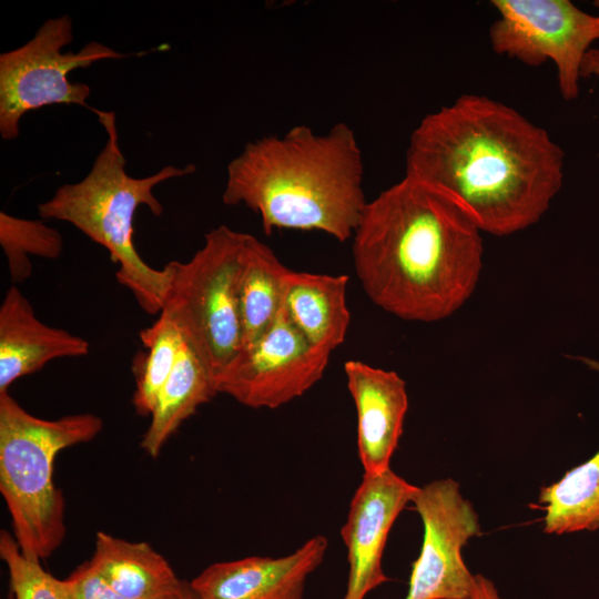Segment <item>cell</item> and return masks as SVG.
<instances>
[{
  "mask_svg": "<svg viewBox=\"0 0 599 599\" xmlns=\"http://www.w3.org/2000/svg\"><path fill=\"white\" fill-rule=\"evenodd\" d=\"M564 156L550 134L516 109L466 93L414 129L405 175L449 195L481 232L507 236L547 212L562 186Z\"/></svg>",
  "mask_w": 599,
  "mask_h": 599,
  "instance_id": "1",
  "label": "cell"
},
{
  "mask_svg": "<svg viewBox=\"0 0 599 599\" xmlns=\"http://www.w3.org/2000/svg\"><path fill=\"white\" fill-rule=\"evenodd\" d=\"M352 237L365 293L399 318L444 319L478 283L481 230L454 199L416 179L404 175L367 202Z\"/></svg>",
  "mask_w": 599,
  "mask_h": 599,
  "instance_id": "2",
  "label": "cell"
},
{
  "mask_svg": "<svg viewBox=\"0 0 599 599\" xmlns=\"http://www.w3.org/2000/svg\"><path fill=\"white\" fill-rule=\"evenodd\" d=\"M222 200L256 212L263 230L321 231L349 240L366 207L363 155L344 122L326 133L296 125L247 143L226 169Z\"/></svg>",
  "mask_w": 599,
  "mask_h": 599,
  "instance_id": "3",
  "label": "cell"
},
{
  "mask_svg": "<svg viewBox=\"0 0 599 599\" xmlns=\"http://www.w3.org/2000/svg\"><path fill=\"white\" fill-rule=\"evenodd\" d=\"M93 111L108 135L104 146L82 180L58 187L51 199L39 204L38 212L42 219L72 224L104 246L112 262L119 265L118 282L132 292L144 312L159 315L171 273L166 266L151 267L139 255L133 243L134 215L140 205H146L152 214L160 216L163 206L153 189L166 180L192 174L196 167L166 165L150 176H130L125 172L115 113Z\"/></svg>",
  "mask_w": 599,
  "mask_h": 599,
  "instance_id": "4",
  "label": "cell"
},
{
  "mask_svg": "<svg viewBox=\"0 0 599 599\" xmlns=\"http://www.w3.org/2000/svg\"><path fill=\"white\" fill-rule=\"evenodd\" d=\"M103 428L90 413L43 419L0 393V491L22 554L51 556L65 535L64 497L53 483V463L64 448L88 443Z\"/></svg>",
  "mask_w": 599,
  "mask_h": 599,
  "instance_id": "5",
  "label": "cell"
},
{
  "mask_svg": "<svg viewBox=\"0 0 599 599\" xmlns=\"http://www.w3.org/2000/svg\"><path fill=\"white\" fill-rule=\"evenodd\" d=\"M247 233L225 225L211 230L187 262L171 261L170 286L160 314L217 377L242 349L238 284Z\"/></svg>",
  "mask_w": 599,
  "mask_h": 599,
  "instance_id": "6",
  "label": "cell"
},
{
  "mask_svg": "<svg viewBox=\"0 0 599 599\" xmlns=\"http://www.w3.org/2000/svg\"><path fill=\"white\" fill-rule=\"evenodd\" d=\"M73 23L68 14L45 20L23 45L0 54V134L3 140L19 135L22 116L51 104L87 106L91 89L73 83L68 74L101 60H119L121 53L98 41L78 52H62L73 40Z\"/></svg>",
  "mask_w": 599,
  "mask_h": 599,
  "instance_id": "7",
  "label": "cell"
},
{
  "mask_svg": "<svg viewBox=\"0 0 599 599\" xmlns=\"http://www.w3.org/2000/svg\"><path fill=\"white\" fill-rule=\"evenodd\" d=\"M490 6L498 13L489 29L494 52L529 67L551 61L560 95L576 100L585 57L599 40V13L570 0H491Z\"/></svg>",
  "mask_w": 599,
  "mask_h": 599,
  "instance_id": "8",
  "label": "cell"
},
{
  "mask_svg": "<svg viewBox=\"0 0 599 599\" xmlns=\"http://www.w3.org/2000/svg\"><path fill=\"white\" fill-rule=\"evenodd\" d=\"M329 355L305 338L282 305L263 336L217 377L216 390L251 408H277L322 378Z\"/></svg>",
  "mask_w": 599,
  "mask_h": 599,
  "instance_id": "9",
  "label": "cell"
},
{
  "mask_svg": "<svg viewBox=\"0 0 599 599\" xmlns=\"http://www.w3.org/2000/svg\"><path fill=\"white\" fill-rule=\"evenodd\" d=\"M410 502L422 518L424 536L404 599H468L475 575L465 565L461 549L480 534L473 505L451 478L417 487Z\"/></svg>",
  "mask_w": 599,
  "mask_h": 599,
  "instance_id": "10",
  "label": "cell"
},
{
  "mask_svg": "<svg viewBox=\"0 0 599 599\" xmlns=\"http://www.w3.org/2000/svg\"><path fill=\"white\" fill-rule=\"evenodd\" d=\"M416 489L390 468L378 475L364 474L341 529L348 561L344 599H364L389 580L382 566L384 548L396 518Z\"/></svg>",
  "mask_w": 599,
  "mask_h": 599,
  "instance_id": "11",
  "label": "cell"
},
{
  "mask_svg": "<svg viewBox=\"0 0 599 599\" xmlns=\"http://www.w3.org/2000/svg\"><path fill=\"white\" fill-rule=\"evenodd\" d=\"M327 547V538L317 535L284 557L215 562L189 585L197 599H303L305 581L323 562Z\"/></svg>",
  "mask_w": 599,
  "mask_h": 599,
  "instance_id": "12",
  "label": "cell"
},
{
  "mask_svg": "<svg viewBox=\"0 0 599 599\" xmlns=\"http://www.w3.org/2000/svg\"><path fill=\"white\" fill-rule=\"evenodd\" d=\"M347 387L357 412V448L365 475L388 470L408 409L404 379L394 370L361 361L344 364Z\"/></svg>",
  "mask_w": 599,
  "mask_h": 599,
  "instance_id": "13",
  "label": "cell"
},
{
  "mask_svg": "<svg viewBox=\"0 0 599 599\" xmlns=\"http://www.w3.org/2000/svg\"><path fill=\"white\" fill-rule=\"evenodd\" d=\"M89 342L41 322L20 290L12 285L0 305V393L47 363L89 353Z\"/></svg>",
  "mask_w": 599,
  "mask_h": 599,
  "instance_id": "14",
  "label": "cell"
},
{
  "mask_svg": "<svg viewBox=\"0 0 599 599\" xmlns=\"http://www.w3.org/2000/svg\"><path fill=\"white\" fill-rule=\"evenodd\" d=\"M347 282V275L286 270L282 305L313 346L332 353L344 343L351 321Z\"/></svg>",
  "mask_w": 599,
  "mask_h": 599,
  "instance_id": "15",
  "label": "cell"
},
{
  "mask_svg": "<svg viewBox=\"0 0 599 599\" xmlns=\"http://www.w3.org/2000/svg\"><path fill=\"white\" fill-rule=\"evenodd\" d=\"M89 561L125 599L179 598L187 586L148 542L128 541L104 531L97 532Z\"/></svg>",
  "mask_w": 599,
  "mask_h": 599,
  "instance_id": "16",
  "label": "cell"
},
{
  "mask_svg": "<svg viewBox=\"0 0 599 599\" xmlns=\"http://www.w3.org/2000/svg\"><path fill=\"white\" fill-rule=\"evenodd\" d=\"M216 394L213 376L185 342L170 377L158 395L150 425L141 440L143 450L151 457L159 456L182 423Z\"/></svg>",
  "mask_w": 599,
  "mask_h": 599,
  "instance_id": "17",
  "label": "cell"
},
{
  "mask_svg": "<svg viewBox=\"0 0 599 599\" xmlns=\"http://www.w3.org/2000/svg\"><path fill=\"white\" fill-rule=\"evenodd\" d=\"M286 270L266 244L247 234L238 284L242 349L254 345L276 318Z\"/></svg>",
  "mask_w": 599,
  "mask_h": 599,
  "instance_id": "18",
  "label": "cell"
},
{
  "mask_svg": "<svg viewBox=\"0 0 599 599\" xmlns=\"http://www.w3.org/2000/svg\"><path fill=\"white\" fill-rule=\"evenodd\" d=\"M539 502L546 512L544 531L547 534L598 530L599 450L557 483L544 486Z\"/></svg>",
  "mask_w": 599,
  "mask_h": 599,
  "instance_id": "19",
  "label": "cell"
},
{
  "mask_svg": "<svg viewBox=\"0 0 599 599\" xmlns=\"http://www.w3.org/2000/svg\"><path fill=\"white\" fill-rule=\"evenodd\" d=\"M146 352L133 361V406L140 416H151L158 395L170 377L185 343L176 324L164 314L139 334Z\"/></svg>",
  "mask_w": 599,
  "mask_h": 599,
  "instance_id": "20",
  "label": "cell"
},
{
  "mask_svg": "<svg viewBox=\"0 0 599 599\" xmlns=\"http://www.w3.org/2000/svg\"><path fill=\"white\" fill-rule=\"evenodd\" d=\"M0 244L13 283L24 282L32 273L29 256L57 258L63 247L59 231L42 221L27 220L0 212Z\"/></svg>",
  "mask_w": 599,
  "mask_h": 599,
  "instance_id": "21",
  "label": "cell"
},
{
  "mask_svg": "<svg viewBox=\"0 0 599 599\" xmlns=\"http://www.w3.org/2000/svg\"><path fill=\"white\" fill-rule=\"evenodd\" d=\"M0 557L6 562L16 599H68L64 581L43 569L39 560L22 554L10 532H0Z\"/></svg>",
  "mask_w": 599,
  "mask_h": 599,
  "instance_id": "22",
  "label": "cell"
},
{
  "mask_svg": "<svg viewBox=\"0 0 599 599\" xmlns=\"http://www.w3.org/2000/svg\"><path fill=\"white\" fill-rule=\"evenodd\" d=\"M68 599H125L87 561L63 579Z\"/></svg>",
  "mask_w": 599,
  "mask_h": 599,
  "instance_id": "23",
  "label": "cell"
},
{
  "mask_svg": "<svg viewBox=\"0 0 599 599\" xmlns=\"http://www.w3.org/2000/svg\"><path fill=\"white\" fill-rule=\"evenodd\" d=\"M468 599H502L495 583L483 575H475Z\"/></svg>",
  "mask_w": 599,
  "mask_h": 599,
  "instance_id": "24",
  "label": "cell"
},
{
  "mask_svg": "<svg viewBox=\"0 0 599 599\" xmlns=\"http://www.w3.org/2000/svg\"><path fill=\"white\" fill-rule=\"evenodd\" d=\"M581 77L582 78H590V77H598L599 78V48H592L585 57L582 68H581Z\"/></svg>",
  "mask_w": 599,
  "mask_h": 599,
  "instance_id": "25",
  "label": "cell"
},
{
  "mask_svg": "<svg viewBox=\"0 0 599 599\" xmlns=\"http://www.w3.org/2000/svg\"><path fill=\"white\" fill-rule=\"evenodd\" d=\"M184 599H197L195 593L192 591V589L190 588V585L187 583V588H186V591H185V596H184Z\"/></svg>",
  "mask_w": 599,
  "mask_h": 599,
  "instance_id": "26",
  "label": "cell"
},
{
  "mask_svg": "<svg viewBox=\"0 0 599 599\" xmlns=\"http://www.w3.org/2000/svg\"><path fill=\"white\" fill-rule=\"evenodd\" d=\"M593 6L599 10V0H596V1L593 2Z\"/></svg>",
  "mask_w": 599,
  "mask_h": 599,
  "instance_id": "27",
  "label": "cell"
},
{
  "mask_svg": "<svg viewBox=\"0 0 599 599\" xmlns=\"http://www.w3.org/2000/svg\"><path fill=\"white\" fill-rule=\"evenodd\" d=\"M186 588H187V586H186ZM185 591H186V589H185ZM185 591H184V593H183L181 597H179V598H173V599H184Z\"/></svg>",
  "mask_w": 599,
  "mask_h": 599,
  "instance_id": "28",
  "label": "cell"
}]
</instances>
